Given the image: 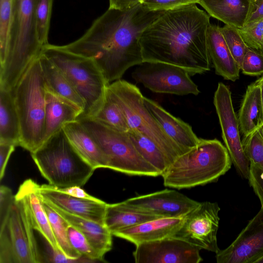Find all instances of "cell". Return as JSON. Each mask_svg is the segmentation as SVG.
<instances>
[{
	"instance_id": "1",
	"label": "cell",
	"mask_w": 263,
	"mask_h": 263,
	"mask_svg": "<svg viewBox=\"0 0 263 263\" xmlns=\"http://www.w3.org/2000/svg\"><path fill=\"white\" fill-rule=\"evenodd\" d=\"M164 12L149 11L141 3L126 10L108 8L80 38L59 46L91 59L109 84L143 62L141 36Z\"/></svg>"
},
{
	"instance_id": "2",
	"label": "cell",
	"mask_w": 263,
	"mask_h": 263,
	"mask_svg": "<svg viewBox=\"0 0 263 263\" xmlns=\"http://www.w3.org/2000/svg\"><path fill=\"white\" fill-rule=\"evenodd\" d=\"M210 24L209 14L196 4L164 11L141 36L143 62L175 65L191 76L209 71Z\"/></svg>"
},
{
	"instance_id": "3",
	"label": "cell",
	"mask_w": 263,
	"mask_h": 263,
	"mask_svg": "<svg viewBox=\"0 0 263 263\" xmlns=\"http://www.w3.org/2000/svg\"><path fill=\"white\" fill-rule=\"evenodd\" d=\"M232 162L220 141L200 138L196 146L176 158L161 176L166 187L189 189L216 181L231 168Z\"/></svg>"
},
{
	"instance_id": "4",
	"label": "cell",
	"mask_w": 263,
	"mask_h": 263,
	"mask_svg": "<svg viewBox=\"0 0 263 263\" xmlns=\"http://www.w3.org/2000/svg\"><path fill=\"white\" fill-rule=\"evenodd\" d=\"M12 92L20 123V146L31 154L44 141L46 88L39 57L25 71Z\"/></svg>"
},
{
	"instance_id": "5",
	"label": "cell",
	"mask_w": 263,
	"mask_h": 263,
	"mask_svg": "<svg viewBox=\"0 0 263 263\" xmlns=\"http://www.w3.org/2000/svg\"><path fill=\"white\" fill-rule=\"evenodd\" d=\"M31 156L43 177L57 187H82L95 170L73 148L62 128Z\"/></svg>"
},
{
	"instance_id": "6",
	"label": "cell",
	"mask_w": 263,
	"mask_h": 263,
	"mask_svg": "<svg viewBox=\"0 0 263 263\" xmlns=\"http://www.w3.org/2000/svg\"><path fill=\"white\" fill-rule=\"evenodd\" d=\"M41 53L60 69L84 100L85 110L78 118L93 117L103 105L109 84L94 61L49 43Z\"/></svg>"
},
{
	"instance_id": "7",
	"label": "cell",
	"mask_w": 263,
	"mask_h": 263,
	"mask_svg": "<svg viewBox=\"0 0 263 263\" xmlns=\"http://www.w3.org/2000/svg\"><path fill=\"white\" fill-rule=\"evenodd\" d=\"M37 0H16L13 36L10 49L0 66V88L12 90L41 53L35 24Z\"/></svg>"
},
{
	"instance_id": "8",
	"label": "cell",
	"mask_w": 263,
	"mask_h": 263,
	"mask_svg": "<svg viewBox=\"0 0 263 263\" xmlns=\"http://www.w3.org/2000/svg\"><path fill=\"white\" fill-rule=\"evenodd\" d=\"M108 88L122 109L129 129L136 130L151 139L172 163L186 152L164 132L146 107L139 89L123 80L109 84Z\"/></svg>"
},
{
	"instance_id": "9",
	"label": "cell",
	"mask_w": 263,
	"mask_h": 263,
	"mask_svg": "<svg viewBox=\"0 0 263 263\" xmlns=\"http://www.w3.org/2000/svg\"><path fill=\"white\" fill-rule=\"evenodd\" d=\"M29 212L18 194L5 221L0 224V263L44 262Z\"/></svg>"
},
{
	"instance_id": "10",
	"label": "cell",
	"mask_w": 263,
	"mask_h": 263,
	"mask_svg": "<svg viewBox=\"0 0 263 263\" xmlns=\"http://www.w3.org/2000/svg\"><path fill=\"white\" fill-rule=\"evenodd\" d=\"M77 120L102 149L107 160V168L130 175H161L140 155L127 132L115 129L91 118L80 117Z\"/></svg>"
},
{
	"instance_id": "11",
	"label": "cell",
	"mask_w": 263,
	"mask_h": 263,
	"mask_svg": "<svg viewBox=\"0 0 263 263\" xmlns=\"http://www.w3.org/2000/svg\"><path fill=\"white\" fill-rule=\"evenodd\" d=\"M137 66L132 78L153 92L180 96L200 93L191 75L183 68L159 62H143Z\"/></svg>"
},
{
	"instance_id": "12",
	"label": "cell",
	"mask_w": 263,
	"mask_h": 263,
	"mask_svg": "<svg viewBox=\"0 0 263 263\" xmlns=\"http://www.w3.org/2000/svg\"><path fill=\"white\" fill-rule=\"evenodd\" d=\"M217 202H200L186 214L180 229L174 237L183 239L201 249L216 253L217 234L219 228V212Z\"/></svg>"
},
{
	"instance_id": "13",
	"label": "cell",
	"mask_w": 263,
	"mask_h": 263,
	"mask_svg": "<svg viewBox=\"0 0 263 263\" xmlns=\"http://www.w3.org/2000/svg\"><path fill=\"white\" fill-rule=\"evenodd\" d=\"M213 102L219 121L222 137L231 161L239 174L248 179L250 162L243 149L238 119L233 108L231 91L222 82L218 84Z\"/></svg>"
},
{
	"instance_id": "14",
	"label": "cell",
	"mask_w": 263,
	"mask_h": 263,
	"mask_svg": "<svg viewBox=\"0 0 263 263\" xmlns=\"http://www.w3.org/2000/svg\"><path fill=\"white\" fill-rule=\"evenodd\" d=\"M136 246L133 256L136 263H199L203 260L200 248L175 237Z\"/></svg>"
},
{
	"instance_id": "15",
	"label": "cell",
	"mask_w": 263,
	"mask_h": 263,
	"mask_svg": "<svg viewBox=\"0 0 263 263\" xmlns=\"http://www.w3.org/2000/svg\"><path fill=\"white\" fill-rule=\"evenodd\" d=\"M132 210L161 217L185 215L200 203L174 190L165 189L121 202Z\"/></svg>"
},
{
	"instance_id": "16",
	"label": "cell",
	"mask_w": 263,
	"mask_h": 263,
	"mask_svg": "<svg viewBox=\"0 0 263 263\" xmlns=\"http://www.w3.org/2000/svg\"><path fill=\"white\" fill-rule=\"evenodd\" d=\"M263 256V209L227 248L216 253L218 263H255Z\"/></svg>"
},
{
	"instance_id": "17",
	"label": "cell",
	"mask_w": 263,
	"mask_h": 263,
	"mask_svg": "<svg viewBox=\"0 0 263 263\" xmlns=\"http://www.w3.org/2000/svg\"><path fill=\"white\" fill-rule=\"evenodd\" d=\"M42 199L70 214L105 224L107 204L99 199L93 200L73 197L55 191L42 188Z\"/></svg>"
},
{
	"instance_id": "18",
	"label": "cell",
	"mask_w": 263,
	"mask_h": 263,
	"mask_svg": "<svg viewBox=\"0 0 263 263\" xmlns=\"http://www.w3.org/2000/svg\"><path fill=\"white\" fill-rule=\"evenodd\" d=\"M184 216L155 218L119 231L112 235L128 240L136 246L174 237L181 226Z\"/></svg>"
},
{
	"instance_id": "19",
	"label": "cell",
	"mask_w": 263,
	"mask_h": 263,
	"mask_svg": "<svg viewBox=\"0 0 263 263\" xmlns=\"http://www.w3.org/2000/svg\"><path fill=\"white\" fill-rule=\"evenodd\" d=\"M40 188V185L36 182L28 179L20 185L16 193L26 203L34 230L37 231L54 250L61 252L44 207Z\"/></svg>"
},
{
	"instance_id": "20",
	"label": "cell",
	"mask_w": 263,
	"mask_h": 263,
	"mask_svg": "<svg viewBox=\"0 0 263 263\" xmlns=\"http://www.w3.org/2000/svg\"><path fill=\"white\" fill-rule=\"evenodd\" d=\"M144 104L166 135L185 151L196 146L200 141L192 127L173 116L155 101L143 97Z\"/></svg>"
},
{
	"instance_id": "21",
	"label": "cell",
	"mask_w": 263,
	"mask_h": 263,
	"mask_svg": "<svg viewBox=\"0 0 263 263\" xmlns=\"http://www.w3.org/2000/svg\"><path fill=\"white\" fill-rule=\"evenodd\" d=\"M62 130L75 151L95 170L108 168L104 154L80 121L66 123L62 126Z\"/></svg>"
},
{
	"instance_id": "22",
	"label": "cell",
	"mask_w": 263,
	"mask_h": 263,
	"mask_svg": "<svg viewBox=\"0 0 263 263\" xmlns=\"http://www.w3.org/2000/svg\"><path fill=\"white\" fill-rule=\"evenodd\" d=\"M208 43L215 73L225 80L233 82L238 80L240 69L232 55L219 26L210 24Z\"/></svg>"
},
{
	"instance_id": "23",
	"label": "cell",
	"mask_w": 263,
	"mask_h": 263,
	"mask_svg": "<svg viewBox=\"0 0 263 263\" xmlns=\"http://www.w3.org/2000/svg\"><path fill=\"white\" fill-rule=\"evenodd\" d=\"M39 60L47 91L71 103L82 114L85 108L84 100L53 62L42 53Z\"/></svg>"
},
{
	"instance_id": "24",
	"label": "cell",
	"mask_w": 263,
	"mask_h": 263,
	"mask_svg": "<svg viewBox=\"0 0 263 263\" xmlns=\"http://www.w3.org/2000/svg\"><path fill=\"white\" fill-rule=\"evenodd\" d=\"M46 203L71 226L82 233L92 246L102 255L104 256L111 249L112 235L105 224L70 214L51 204Z\"/></svg>"
},
{
	"instance_id": "25",
	"label": "cell",
	"mask_w": 263,
	"mask_h": 263,
	"mask_svg": "<svg viewBox=\"0 0 263 263\" xmlns=\"http://www.w3.org/2000/svg\"><path fill=\"white\" fill-rule=\"evenodd\" d=\"M209 15L237 28L245 24L249 15L250 0H199Z\"/></svg>"
},
{
	"instance_id": "26",
	"label": "cell",
	"mask_w": 263,
	"mask_h": 263,
	"mask_svg": "<svg viewBox=\"0 0 263 263\" xmlns=\"http://www.w3.org/2000/svg\"><path fill=\"white\" fill-rule=\"evenodd\" d=\"M81 113L71 103L46 90L44 143L61 130L65 123L77 120Z\"/></svg>"
},
{
	"instance_id": "27",
	"label": "cell",
	"mask_w": 263,
	"mask_h": 263,
	"mask_svg": "<svg viewBox=\"0 0 263 263\" xmlns=\"http://www.w3.org/2000/svg\"><path fill=\"white\" fill-rule=\"evenodd\" d=\"M238 119L240 132L243 136H248L263 125L260 88L257 80L248 86Z\"/></svg>"
},
{
	"instance_id": "28",
	"label": "cell",
	"mask_w": 263,
	"mask_h": 263,
	"mask_svg": "<svg viewBox=\"0 0 263 263\" xmlns=\"http://www.w3.org/2000/svg\"><path fill=\"white\" fill-rule=\"evenodd\" d=\"M20 123L12 90L0 88V143L20 146Z\"/></svg>"
},
{
	"instance_id": "29",
	"label": "cell",
	"mask_w": 263,
	"mask_h": 263,
	"mask_svg": "<svg viewBox=\"0 0 263 263\" xmlns=\"http://www.w3.org/2000/svg\"><path fill=\"white\" fill-rule=\"evenodd\" d=\"M161 217L128 208L122 202L107 204L104 224L112 235L116 232Z\"/></svg>"
},
{
	"instance_id": "30",
	"label": "cell",
	"mask_w": 263,
	"mask_h": 263,
	"mask_svg": "<svg viewBox=\"0 0 263 263\" xmlns=\"http://www.w3.org/2000/svg\"><path fill=\"white\" fill-rule=\"evenodd\" d=\"M127 133L140 155L161 175L171 163L160 149L148 137L136 130L129 129Z\"/></svg>"
},
{
	"instance_id": "31",
	"label": "cell",
	"mask_w": 263,
	"mask_h": 263,
	"mask_svg": "<svg viewBox=\"0 0 263 263\" xmlns=\"http://www.w3.org/2000/svg\"><path fill=\"white\" fill-rule=\"evenodd\" d=\"M16 0H0V65L5 63L12 42Z\"/></svg>"
},
{
	"instance_id": "32",
	"label": "cell",
	"mask_w": 263,
	"mask_h": 263,
	"mask_svg": "<svg viewBox=\"0 0 263 263\" xmlns=\"http://www.w3.org/2000/svg\"><path fill=\"white\" fill-rule=\"evenodd\" d=\"M43 202L60 251L70 258L76 259L82 256L72 247L69 240L68 228L70 224L46 202L43 200Z\"/></svg>"
},
{
	"instance_id": "33",
	"label": "cell",
	"mask_w": 263,
	"mask_h": 263,
	"mask_svg": "<svg viewBox=\"0 0 263 263\" xmlns=\"http://www.w3.org/2000/svg\"><path fill=\"white\" fill-rule=\"evenodd\" d=\"M90 118L120 132H127L129 130L124 114L108 88L101 107Z\"/></svg>"
},
{
	"instance_id": "34",
	"label": "cell",
	"mask_w": 263,
	"mask_h": 263,
	"mask_svg": "<svg viewBox=\"0 0 263 263\" xmlns=\"http://www.w3.org/2000/svg\"><path fill=\"white\" fill-rule=\"evenodd\" d=\"M250 165L263 169V134L259 127L241 140Z\"/></svg>"
},
{
	"instance_id": "35",
	"label": "cell",
	"mask_w": 263,
	"mask_h": 263,
	"mask_svg": "<svg viewBox=\"0 0 263 263\" xmlns=\"http://www.w3.org/2000/svg\"><path fill=\"white\" fill-rule=\"evenodd\" d=\"M53 0H37L35 24L37 39L43 46L47 44Z\"/></svg>"
},
{
	"instance_id": "36",
	"label": "cell",
	"mask_w": 263,
	"mask_h": 263,
	"mask_svg": "<svg viewBox=\"0 0 263 263\" xmlns=\"http://www.w3.org/2000/svg\"><path fill=\"white\" fill-rule=\"evenodd\" d=\"M220 29L229 49L240 69L243 58L249 48L237 28L224 25Z\"/></svg>"
},
{
	"instance_id": "37",
	"label": "cell",
	"mask_w": 263,
	"mask_h": 263,
	"mask_svg": "<svg viewBox=\"0 0 263 263\" xmlns=\"http://www.w3.org/2000/svg\"><path fill=\"white\" fill-rule=\"evenodd\" d=\"M68 235L72 247L82 256L97 262L104 261V257L90 243L86 237L70 225L68 228Z\"/></svg>"
},
{
	"instance_id": "38",
	"label": "cell",
	"mask_w": 263,
	"mask_h": 263,
	"mask_svg": "<svg viewBox=\"0 0 263 263\" xmlns=\"http://www.w3.org/2000/svg\"><path fill=\"white\" fill-rule=\"evenodd\" d=\"M237 29L249 48L263 53V20Z\"/></svg>"
},
{
	"instance_id": "39",
	"label": "cell",
	"mask_w": 263,
	"mask_h": 263,
	"mask_svg": "<svg viewBox=\"0 0 263 263\" xmlns=\"http://www.w3.org/2000/svg\"><path fill=\"white\" fill-rule=\"evenodd\" d=\"M240 69L246 75L257 76L263 74V53L249 48L243 58Z\"/></svg>"
},
{
	"instance_id": "40",
	"label": "cell",
	"mask_w": 263,
	"mask_h": 263,
	"mask_svg": "<svg viewBox=\"0 0 263 263\" xmlns=\"http://www.w3.org/2000/svg\"><path fill=\"white\" fill-rule=\"evenodd\" d=\"M199 0H144L141 3L149 11H165L198 4Z\"/></svg>"
},
{
	"instance_id": "41",
	"label": "cell",
	"mask_w": 263,
	"mask_h": 263,
	"mask_svg": "<svg viewBox=\"0 0 263 263\" xmlns=\"http://www.w3.org/2000/svg\"><path fill=\"white\" fill-rule=\"evenodd\" d=\"M45 251L43 254L44 262L56 263H91L96 261L85 256H81L78 258H70L65 256L60 251L54 250L49 244L48 241L44 239Z\"/></svg>"
},
{
	"instance_id": "42",
	"label": "cell",
	"mask_w": 263,
	"mask_h": 263,
	"mask_svg": "<svg viewBox=\"0 0 263 263\" xmlns=\"http://www.w3.org/2000/svg\"><path fill=\"white\" fill-rule=\"evenodd\" d=\"M248 179L263 209V169L250 165Z\"/></svg>"
},
{
	"instance_id": "43",
	"label": "cell",
	"mask_w": 263,
	"mask_h": 263,
	"mask_svg": "<svg viewBox=\"0 0 263 263\" xmlns=\"http://www.w3.org/2000/svg\"><path fill=\"white\" fill-rule=\"evenodd\" d=\"M14 201V195L8 186L1 185L0 187V224L6 219Z\"/></svg>"
},
{
	"instance_id": "44",
	"label": "cell",
	"mask_w": 263,
	"mask_h": 263,
	"mask_svg": "<svg viewBox=\"0 0 263 263\" xmlns=\"http://www.w3.org/2000/svg\"><path fill=\"white\" fill-rule=\"evenodd\" d=\"M42 188L55 191L73 197L93 200H99L100 199L95 197L87 193L79 186H72L65 187H57L51 184H43Z\"/></svg>"
},
{
	"instance_id": "45",
	"label": "cell",
	"mask_w": 263,
	"mask_h": 263,
	"mask_svg": "<svg viewBox=\"0 0 263 263\" xmlns=\"http://www.w3.org/2000/svg\"><path fill=\"white\" fill-rule=\"evenodd\" d=\"M16 146L10 143H0V180L3 178L6 166L12 153Z\"/></svg>"
},
{
	"instance_id": "46",
	"label": "cell",
	"mask_w": 263,
	"mask_h": 263,
	"mask_svg": "<svg viewBox=\"0 0 263 263\" xmlns=\"http://www.w3.org/2000/svg\"><path fill=\"white\" fill-rule=\"evenodd\" d=\"M141 0H109V8L126 10L141 3Z\"/></svg>"
},
{
	"instance_id": "47",
	"label": "cell",
	"mask_w": 263,
	"mask_h": 263,
	"mask_svg": "<svg viewBox=\"0 0 263 263\" xmlns=\"http://www.w3.org/2000/svg\"><path fill=\"white\" fill-rule=\"evenodd\" d=\"M263 20V2L248 16L245 25H250ZM244 25V26H245Z\"/></svg>"
},
{
	"instance_id": "48",
	"label": "cell",
	"mask_w": 263,
	"mask_h": 263,
	"mask_svg": "<svg viewBox=\"0 0 263 263\" xmlns=\"http://www.w3.org/2000/svg\"><path fill=\"white\" fill-rule=\"evenodd\" d=\"M262 2H263V0H250V12H249V16Z\"/></svg>"
},
{
	"instance_id": "49",
	"label": "cell",
	"mask_w": 263,
	"mask_h": 263,
	"mask_svg": "<svg viewBox=\"0 0 263 263\" xmlns=\"http://www.w3.org/2000/svg\"><path fill=\"white\" fill-rule=\"evenodd\" d=\"M260 88L261 100L263 109V76L257 80Z\"/></svg>"
},
{
	"instance_id": "50",
	"label": "cell",
	"mask_w": 263,
	"mask_h": 263,
	"mask_svg": "<svg viewBox=\"0 0 263 263\" xmlns=\"http://www.w3.org/2000/svg\"><path fill=\"white\" fill-rule=\"evenodd\" d=\"M255 263H263V256L258 259Z\"/></svg>"
},
{
	"instance_id": "51",
	"label": "cell",
	"mask_w": 263,
	"mask_h": 263,
	"mask_svg": "<svg viewBox=\"0 0 263 263\" xmlns=\"http://www.w3.org/2000/svg\"><path fill=\"white\" fill-rule=\"evenodd\" d=\"M144 1V0H141V3H142V2L143 1Z\"/></svg>"
}]
</instances>
